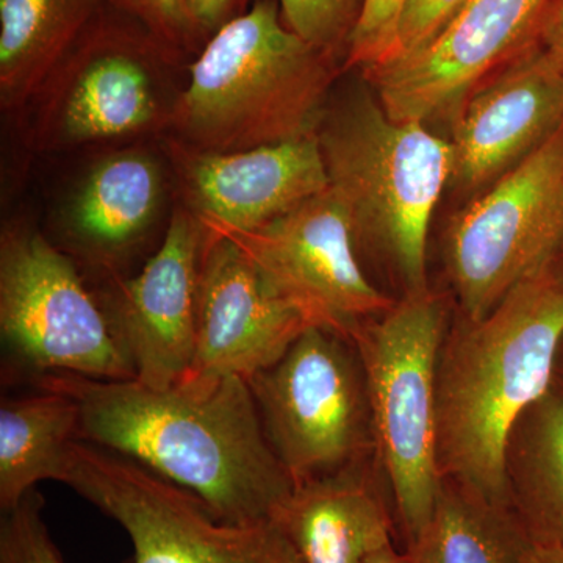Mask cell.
Instances as JSON below:
<instances>
[{"label":"cell","instance_id":"1","mask_svg":"<svg viewBox=\"0 0 563 563\" xmlns=\"http://www.w3.org/2000/svg\"><path fill=\"white\" fill-rule=\"evenodd\" d=\"M33 387L70 396L81 440L191 493L222 523L276 520L295 490L243 377L187 374L169 387H151L47 374Z\"/></svg>","mask_w":563,"mask_h":563},{"label":"cell","instance_id":"2","mask_svg":"<svg viewBox=\"0 0 563 563\" xmlns=\"http://www.w3.org/2000/svg\"><path fill=\"white\" fill-rule=\"evenodd\" d=\"M562 343L563 257L518 284L485 317L453 318L437 369L442 481L510 506L507 440L553 385Z\"/></svg>","mask_w":563,"mask_h":563},{"label":"cell","instance_id":"3","mask_svg":"<svg viewBox=\"0 0 563 563\" xmlns=\"http://www.w3.org/2000/svg\"><path fill=\"white\" fill-rule=\"evenodd\" d=\"M336 73V57L285 25L279 0H257L214 32L192 63L168 129L210 152L317 135Z\"/></svg>","mask_w":563,"mask_h":563},{"label":"cell","instance_id":"4","mask_svg":"<svg viewBox=\"0 0 563 563\" xmlns=\"http://www.w3.org/2000/svg\"><path fill=\"white\" fill-rule=\"evenodd\" d=\"M317 135L358 254L384 266L401 296L429 290V228L453 174L450 140L393 120L366 88L329 101Z\"/></svg>","mask_w":563,"mask_h":563},{"label":"cell","instance_id":"5","mask_svg":"<svg viewBox=\"0 0 563 563\" xmlns=\"http://www.w3.org/2000/svg\"><path fill=\"white\" fill-rule=\"evenodd\" d=\"M451 321L450 301L429 288L396 299L352 335L368 385L374 459L406 550L431 525L442 487L437 369Z\"/></svg>","mask_w":563,"mask_h":563},{"label":"cell","instance_id":"6","mask_svg":"<svg viewBox=\"0 0 563 563\" xmlns=\"http://www.w3.org/2000/svg\"><path fill=\"white\" fill-rule=\"evenodd\" d=\"M247 384L295 487L374 459L365 369L342 333L312 325Z\"/></svg>","mask_w":563,"mask_h":563},{"label":"cell","instance_id":"7","mask_svg":"<svg viewBox=\"0 0 563 563\" xmlns=\"http://www.w3.org/2000/svg\"><path fill=\"white\" fill-rule=\"evenodd\" d=\"M562 257L563 128L454 214L443 265L457 313L477 320Z\"/></svg>","mask_w":563,"mask_h":563},{"label":"cell","instance_id":"8","mask_svg":"<svg viewBox=\"0 0 563 563\" xmlns=\"http://www.w3.org/2000/svg\"><path fill=\"white\" fill-rule=\"evenodd\" d=\"M60 483L124 529L131 563H303L279 521L222 523L191 493L87 440L70 448Z\"/></svg>","mask_w":563,"mask_h":563},{"label":"cell","instance_id":"9","mask_svg":"<svg viewBox=\"0 0 563 563\" xmlns=\"http://www.w3.org/2000/svg\"><path fill=\"white\" fill-rule=\"evenodd\" d=\"M0 335L18 368L32 376L76 374L135 379L101 301L73 258L31 229L0 240Z\"/></svg>","mask_w":563,"mask_h":563},{"label":"cell","instance_id":"10","mask_svg":"<svg viewBox=\"0 0 563 563\" xmlns=\"http://www.w3.org/2000/svg\"><path fill=\"white\" fill-rule=\"evenodd\" d=\"M101 11L36 96L33 136L43 150L168 129L177 98L166 66L176 52L133 18Z\"/></svg>","mask_w":563,"mask_h":563},{"label":"cell","instance_id":"11","mask_svg":"<svg viewBox=\"0 0 563 563\" xmlns=\"http://www.w3.org/2000/svg\"><path fill=\"white\" fill-rule=\"evenodd\" d=\"M222 233L240 243L274 291L312 325L352 340L396 302L369 280L350 217L331 187L257 231Z\"/></svg>","mask_w":563,"mask_h":563},{"label":"cell","instance_id":"12","mask_svg":"<svg viewBox=\"0 0 563 563\" xmlns=\"http://www.w3.org/2000/svg\"><path fill=\"white\" fill-rule=\"evenodd\" d=\"M548 7L550 0H466L420 52L363 74L393 120L453 117L470 92L528 49Z\"/></svg>","mask_w":563,"mask_h":563},{"label":"cell","instance_id":"13","mask_svg":"<svg viewBox=\"0 0 563 563\" xmlns=\"http://www.w3.org/2000/svg\"><path fill=\"white\" fill-rule=\"evenodd\" d=\"M203 243L202 222L192 211L177 209L143 269L114 280L101 301L141 384L169 387L190 373Z\"/></svg>","mask_w":563,"mask_h":563},{"label":"cell","instance_id":"14","mask_svg":"<svg viewBox=\"0 0 563 563\" xmlns=\"http://www.w3.org/2000/svg\"><path fill=\"white\" fill-rule=\"evenodd\" d=\"M203 229L195 358L188 374L250 380L279 361L312 324L274 291L239 242Z\"/></svg>","mask_w":563,"mask_h":563},{"label":"cell","instance_id":"15","mask_svg":"<svg viewBox=\"0 0 563 563\" xmlns=\"http://www.w3.org/2000/svg\"><path fill=\"white\" fill-rule=\"evenodd\" d=\"M187 209L211 231H257L328 190L318 135L236 152L166 141Z\"/></svg>","mask_w":563,"mask_h":563},{"label":"cell","instance_id":"16","mask_svg":"<svg viewBox=\"0 0 563 563\" xmlns=\"http://www.w3.org/2000/svg\"><path fill=\"white\" fill-rule=\"evenodd\" d=\"M451 181L481 192L563 128V66L526 49L466 96L453 117Z\"/></svg>","mask_w":563,"mask_h":563},{"label":"cell","instance_id":"17","mask_svg":"<svg viewBox=\"0 0 563 563\" xmlns=\"http://www.w3.org/2000/svg\"><path fill=\"white\" fill-rule=\"evenodd\" d=\"M276 520L303 563H362L398 526L376 459L295 487Z\"/></svg>","mask_w":563,"mask_h":563},{"label":"cell","instance_id":"18","mask_svg":"<svg viewBox=\"0 0 563 563\" xmlns=\"http://www.w3.org/2000/svg\"><path fill=\"white\" fill-rule=\"evenodd\" d=\"M163 190L161 163L147 152L103 157L70 202L66 220L70 242L91 265L117 268L150 231Z\"/></svg>","mask_w":563,"mask_h":563},{"label":"cell","instance_id":"19","mask_svg":"<svg viewBox=\"0 0 563 563\" xmlns=\"http://www.w3.org/2000/svg\"><path fill=\"white\" fill-rule=\"evenodd\" d=\"M106 0H0V99H35Z\"/></svg>","mask_w":563,"mask_h":563},{"label":"cell","instance_id":"20","mask_svg":"<svg viewBox=\"0 0 563 563\" xmlns=\"http://www.w3.org/2000/svg\"><path fill=\"white\" fill-rule=\"evenodd\" d=\"M80 439L79 406L70 396L35 387L0 402V510H10L43 481L60 483Z\"/></svg>","mask_w":563,"mask_h":563},{"label":"cell","instance_id":"21","mask_svg":"<svg viewBox=\"0 0 563 563\" xmlns=\"http://www.w3.org/2000/svg\"><path fill=\"white\" fill-rule=\"evenodd\" d=\"M510 506L532 539L563 543V379L515 422L504 455Z\"/></svg>","mask_w":563,"mask_h":563},{"label":"cell","instance_id":"22","mask_svg":"<svg viewBox=\"0 0 563 563\" xmlns=\"http://www.w3.org/2000/svg\"><path fill=\"white\" fill-rule=\"evenodd\" d=\"M531 543L512 507L443 479L431 525L406 551L415 563H521Z\"/></svg>","mask_w":563,"mask_h":563},{"label":"cell","instance_id":"23","mask_svg":"<svg viewBox=\"0 0 563 563\" xmlns=\"http://www.w3.org/2000/svg\"><path fill=\"white\" fill-rule=\"evenodd\" d=\"M362 3L363 0H279L285 25L333 57L347 51Z\"/></svg>","mask_w":563,"mask_h":563},{"label":"cell","instance_id":"24","mask_svg":"<svg viewBox=\"0 0 563 563\" xmlns=\"http://www.w3.org/2000/svg\"><path fill=\"white\" fill-rule=\"evenodd\" d=\"M44 499L32 490L0 518V563H65L44 521Z\"/></svg>","mask_w":563,"mask_h":563},{"label":"cell","instance_id":"25","mask_svg":"<svg viewBox=\"0 0 563 563\" xmlns=\"http://www.w3.org/2000/svg\"><path fill=\"white\" fill-rule=\"evenodd\" d=\"M402 3L404 0H363L344 57L346 68L366 73L387 60Z\"/></svg>","mask_w":563,"mask_h":563},{"label":"cell","instance_id":"26","mask_svg":"<svg viewBox=\"0 0 563 563\" xmlns=\"http://www.w3.org/2000/svg\"><path fill=\"white\" fill-rule=\"evenodd\" d=\"M465 2L466 0H404L390 54L380 66L402 60L428 46Z\"/></svg>","mask_w":563,"mask_h":563},{"label":"cell","instance_id":"27","mask_svg":"<svg viewBox=\"0 0 563 563\" xmlns=\"http://www.w3.org/2000/svg\"><path fill=\"white\" fill-rule=\"evenodd\" d=\"M152 33L168 49L177 52L198 35L192 25L187 0H107Z\"/></svg>","mask_w":563,"mask_h":563},{"label":"cell","instance_id":"28","mask_svg":"<svg viewBox=\"0 0 563 563\" xmlns=\"http://www.w3.org/2000/svg\"><path fill=\"white\" fill-rule=\"evenodd\" d=\"M235 0H187L188 13L198 33L220 31L229 20Z\"/></svg>","mask_w":563,"mask_h":563},{"label":"cell","instance_id":"29","mask_svg":"<svg viewBox=\"0 0 563 563\" xmlns=\"http://www.w3.org/2000/svg\"><path fill=\"white\" fill-rule=\"evenodd\" d=\"M547 51L563 66V0H555L548 7L540 25Z\"/></svg>","mask_w":563,"mask_h":563},{"label":"cell","instance_id":"30","mask_svg":"<svg viewBox=\"0 0 563 563\" xmlns=\"http://www.w3.org/2000/svg\"><path fill=\"white\" fill-rule=\"evenodd\" d=\"M521 563H563V543L532 539Z\"/></svg>","mask_w":563,"mask_h":563},{"label":"cell","instance_id":"31","mask_svg":"<svg viewBox=\"0 0 563 563\" xmlns=\"http://www.w3.org/2000/svg\"><path fill=\"white\" fill-rule=\"evenodd\" d=\"M362 563H415V561L406 550L399 551L395 542H390L373 551Z\"/></svg>","mask_w":563,"mask_h":563},{"label":"cell","instance_id":"32","mask_svg":"<svg viewBox=\"0 0 563 563\" xmlns=\"http://www.w3.org/2000/svg\"><path fill=\"white\" fill-rule=\"evenodd\" d=\"M558 374L563 379V343H562V346H561V352H559Z\"/></svg>","mask_w":563,"mask_h":563}]
</instances>
